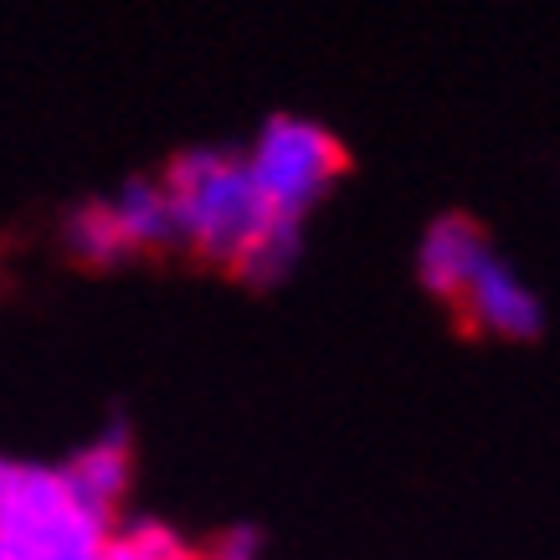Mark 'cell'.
<instances>
[{
	"label": "cell",
	"mask_w": 560,
	"mask_h": 560,
	"mask_svg": "<svg viewBox=\"0 0 560 560\" xmlns=\"http://www.w3.org/2000/svg\"><path fill=\"white\" fill-rule=\"evenodd\" d=\"M165 190L175 201V226H180V247L196 262L211 268H232L237 253L247 247L253 226L262 221V201L247 175V154L242 150H180L165 165Z\"/></svg>",
	"instance_id": "obj_1"
},
{
	"label": "cell",
	"mask_w": 560,
	"mask_h": 560,
	"mask_svg": "<svg viewBox=\"0 0 560 560\" xmlns=\"http://www.w3.org/2000/svg\"><path fill=\"white\" fill-rule=\"evenodd\" d=\"M108 535L57 468L0 458V560H98Z\"/></svg>",
	"instance_id": "obj_2"
},
{
	"label": "cell",
	"mask_w": 560,
	"mask_h": 560,
	"mask_svg": "<svg viewBox=\"0 0 560 560\" xmlns=\"http://www.w3.org/2000/svg\"><path fill=\"white\" fill-rule=\"evenodd\" d=\"M247 175L268 217L304 221L345 175V144L314 119H268L247 150Z\"/></svg>",
	"instance_id": "obj_3"
},
{
	"label": "cell",
	"mask_w": 560,
	"mask_h": 560,
	"mask_svg": "<svg viewBox=\"0 0 560 560\" xmlns=\"http://www.w3.org/2000/svg\"><path fill=\"white\" fill-rule=\"evenodd\" d=\"M453 314H458V324L468 335H489V340H510V345L540 340L545 329V308L535 299V289L499 253L474 272V283L463 289Z\"/></svg>",
	"instance_id": "obj_4"
},
{
	"label": "cell",
	"mask_w": 560,
	"mask_h": 560,
	"mask_svg": "<svg viewBox=\"0 0 560 560\" xmlns=\"http://www.w3.org/2000/svg\"><path fill=\"white\" fill-rule=\"evenodd\" d=\"M493 257L489 232L478 226L474 217L463 211H447L422 232V247H417V283H422L432 299L442 304H458L463 289L474 283V272Z\"/></svg>",
	"instance_id": "obj_5"
},
{
	"label": "cell",
	"mask_w": 560,
	"mask_h": 560,
	"mask_svg": "<svg viewBox=\"0 0 560 560\" xmlns=\"http://www.w3.org/2000/svg\"><path fill=\"white\" fill-rule=\"evenodd\" d=\"M129 432L124 427H108L98 442L78 447L57 474L68 483V493L83 504L93 520L119 529V510H124V493H129Z\"/></svg>",
	"instance_id": "obj_6"
},
{
	"label": "cell",
	"mask_w": 560,
	"mask_h": 560,
	"mask_svg": "<svg viewBox=\"0 0 560 560\" xmlns=\"http://www.w3.org/2000/svg\"><path fill=\"white\" fill-rule=\"evenodd\" d=\"M114 217H119L124 237L139 253H175L180 247V226H175V201L160 175H139L114 196Z\"/></svg>",
	"instance_id": "obj_7"
},
{
	"label": "cell",
	"mask_w": 560,
	"mask_h": 560,
	"mask_svg": "<svg viewBox=\"0 0 560 560\" xmlns=\"http://www.w3.org/2000/svg\"><path fill=\"white\" fill-rule=\"evenodd\" d=\"M299 247H304V221L268 217V211H262V221L253 226L247 247H242L237 262H232L226 272L242 278V283H253V289H272V283H283V278L293 272Z\"/></svg>",
	"instance_id": "obj_8"
},
{
	"label": "cell",
	"mask_w": 560,
	"mask_h": 560,
	"mask_svg": "<svg viewBox=\"0 0 560 560\" xmlns=\"http://www.w3.org/2000/svg\"><path fill=\"white\" fill-rule=\"evenodd\" d=\"M62 247H68L72 262H83V268H119V262L135 257V247H129V237H124V226L108 201L78 206V211L62 221Z\"/></svg>",
	"instance_id": "obj_9"
},
{
	"label": "cell",
	"mask_w": 560,
	"mask_h": 560,
	"mask_svg": "<svg viewBox=\"0 0 560 560\" xmlns=\"http://www.w3.org/2000/svg\"><path fill=\"white\" fill-rule=\"evenodd\" d=\"M124 540L135 545L139 560H201V550H190L180 535H171L165 525H154V520H139V525L124 529Z\"/></svg>",
	"instance_id": "obj_10"
},
{
	"label": "cell",
	"mask_w": 560,
	"mask_h": 560,
	"mask_svg": "<svg viewBox=\"0 0 560 560\" xmlns=\"http://www.w3.org/2000/svg\"><path fill=\"white\" fill-rule=\"evenodd\" d=\"M257 545H262V535H257V529H247V525L221 529L217 540L201 550V560H257Z\"/></svg>",
	"instance_id": "obj_11"
}]
</instances>
